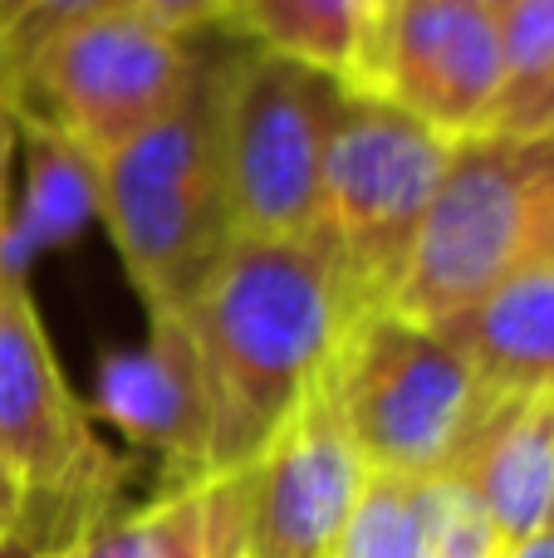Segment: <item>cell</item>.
I'll return each mask as SVG.
<instances>
[{"instance_id":"obj_1","label":"cell","mask_w":554,"mask_h":558,"mask_svg":"<svg viewBox=\"0 0 554 558\" xmlns=\"http://www.w3.org/2000/svg\"><path fill=\"white\" fill-rule=\"evenodd\" d=\"M353 318L359 308L320 235H236L182 308L212 416L206 475H231L265 451L329 373Z\"/></svg>"},{"instance_id":"obj_2","label":"cell","mask_w":554,"mask_h":558,"mask_svg":"<svg viewBox=\"0 0 554 558\" xmlns=\"http://www.w3.org/2000/svg\"><path fill=\"white\" fill-rule=\"evenodd\" d=\"M226 64H196L147 133L94 167V202L147 314H182L236 241L221 157Z\"/></svg>"},{"instance_id":"obj_3","label":"cell","mask_w":554,"mask_h":558,"mask_svg":"<svg viewBox=\"0 0 554 558\" xmlns=\"http://www.w3.org/2000/svg\"><path fill=\"white\" fill-rule=\"evenodd\" d=\"M329 377L369 475L402 481L457 475L481 426L506 402L442 328L393 308L353 318Z\"/></svg>"},{"instance_id":"obj_4","label":"cell","mask_w":554,"mask_h":558,"mask_svg":"<svg viewBox=\"0 0 554 558\" xmlns=\"http://www.w3.org/2000/svg\"><path fill=\"white\" fill-rule=\"evenodd\" d=\"M550 211L554 137L501 128L461 137L388 308L432 328L451 324L506 275L535 260Z\"/></svg>"},{"instance_id":"obj_5","label":"cell","mask_w":554,"mask_h":558,"mask_svg":"<svg viewBox=\"0 0 554 558\" xmlns=\"http://www.w3.org/2000/svg\"><path fill=\"white\" fill-rule=\"evenodd\" d=\"M451 147V137L383 98L349 94L324 157L314 235L334 255L359 314L388 308Z\"/></svg>"},{"instance_id":"obj_6","label":"cell","mask_w":554,"mask_h":558,"mask_svg":"<svg viewBox=\"0 0 554 558\" xmlns=\"http://www.w3.org/2000/svg\"><path fill=\"white\" fill-rule=\"evenodd\" d=\"M196 49L128 0L59 29L20 69V108L35 104L49 133L98 167L157 123L196 74Z\"/></svg>"},{"instance_id":"obj_7","label":"cell","mask_w":554,"mask_h":558,"mask_svg":"<svg viewBox=\"0 0 554 558\" xmlns=\"http://www.w3.org/2000/svg\"><path fill=\"white\" fill-rule=\"evenodd\" d=\"M349 88L251 45L221 78V157L236 235L294 241L320 221L324 157Z\"/></svg>"},{"instance_id":"obj_8","label":"cell","mask_w":554,"mask_h":558,"mask_svg":"<svg viewBox=\"0 0 554 558\" xmlns=\"http://www.w3.org/2000/svg\"><path fill=\"white\" fill-rule=\"evenodd\" d=\"M0 451L20 485V514L10 534L49 520L64 524L69 544L104 520L98 510L113 490V461L98 446L79 397L69 392L20 275L0 279Z\"/></svg>"},{"instance_id":"obj_9","label":"cell","mask_w":554,"mask_h":558,"mask_svg":"<svg viewBox=\"0 0 554 558\" xmlns=\"http://www.w3.org/2000/svg\"><path fill=\"white\" fill-rule=\"evenodd\" d=\"M363 485L369 465L324 373L265 451L231 471L241 558H329Z\"/></svg>"},{"instance_id":"obj_10","label":"cell","mask_w":554,"mask_h":558,"mask_svg":"<svg viewBox=\"0 0 554 558\" xmlns=\"http://www.w3.org/2000/svg\"><path fill=\"white\" fill-rule=\"evenodd\" d=\"M501 15L461 0H393L369 94L451 137L491 133L506 108Z\"/></svg>"},{"instance_id":"obj_11","label":"cell","mask_w":554,"mask_h":558,"mask_svg":"<svg viewBox=\"0 0 554 558\" xmlns=\"http://www.w3.org/2000/svg\"><path fill=\"white\" fill-rule=\"evenodd\" d=\"M98 412L123 426L133 441L153 446L172 461L177 485L206 481V416L202 363L182 314L153 318V333L133 353H113L98 373Z\"/></svg>"},{"instance_id":"obj_12","label":"cell","mask_w":554,"mask_h":558,"mask_svg":"<svg viewBox=\"0 0 554 558\" xmlns=\"http://www.w3.org/2000/svg\"><path fill=\"white\" fill-rule=\"evenodd\" d=\"M442 333L471 357L496 397L554 392V265L530 260L481 294Z\"/></svg>"},{"instance_id":"obj_13","label":"cell","mask_w":554,"mask_h":558,"mask_svg":"<svg viewBox=\"0 0 554 558\" xmlns=\"http://www.w3.org/2000/svg\"><path fill=\"white\" fill-rule=\"evenodd\" d=\"M457 475L491 514L501 544L545 530L554 520V392L506 397Z\"/></svg>"},{"instance_id":"obj_14","label":"cell","mask_w":554,"mask_h":558,"mask_svg":"<svg viewBox=\"0 0 554 558\" xmlns=\"http://www.w3.org/2000/svg\"><path fill=\"white\" fill-rule=\"evenodd\" d=\"M45 558H241L231 475L186 481L143 510L104 514Z\"/></svg>"},{"instance_id":"obj_15","label":"cell","mask_w":554,"mask_h":558,"mask_svg":"<svg viewBox=\"0 0 554 558\" xmlns=\"http://www.w3.org/2000/svg\"><path fill=\"white\" fill-rule=\"evenodd\" d=\"M388 5L393 0H236L231 25L265 54L294 59L349 94H369Z\"/></svg>"},{"instance_id":"obj_16","label":"cell","mask_w":554,"mask_h":558,"mask_svg":"<svg viewBox=\"0 0 554 558\" xmlns=\"http://www.w3.org/2000/svg\"><path fill=\"white\" fill-rule=\"evenodd\" d=\"M329 558H427L422 539V481L369 475L349 524L339 530Z\"/></svg>"},{"instance_id":"obj_17","label":"cell","mask_w":554,"mask_h":558,"mask_svg":"<svg viewBox=\"0 0 554 558\" xmlns=\"http://www.w3.org/2000/svg\"><path fill=\"white\" fill-rule=\"evenodd\" d=\"M422 539L427 558H501V534L461 475L422 481Z\"/></svg>"},{"instance_id":"obj_18","label":"cell","mask_w":554,"mask_h":558,"mask_svg":"<svg viewBox=\"0 0 554 558\" xmlns=\"http://www.w3.org/2000/svg\"><path fill=\"white\" fill-rule=\"evenodd\" d=\"M501 45H506V108L496 128L516 118L530 98L554 78V0H510L501 10Z\"/></svg>"},{"instance_id":"obj_19","label":"cell","mask_w":554,"mask_h":558,"mask_svg":"<svg viewBox=\"0 0 554 558\" xmlns=\"http://www.w3.org/2000/svg\"><path fill=\"white\" fill-rule=\"evenodd\" d=\"M118 5V0H0V64L10 78L59 35V29L79 25V20L98 15V10ZM20 94V88H15Z\"/></svg>"},{"instance_id":"obj_20","label":"cell","mask_w":554,"mask_h":558,"mask_svg":"<svg viewBox=\"0 0 554 558\" xmlns=\"http://www.w3.org/2000/svg\"><path fill=\"white\" fill-rule=\"evenodd\" d=\"M128 5L143 10L147 20H157L162 29L186 35V39L231 20V5H226V0H128Z\"/></svg>"},{"instance_id":"obj_21","label":"cell","mask_w":554,"mask_h":558,"mask_svg":"<svg viewBox=\"0 0 554 558\" xmlns=\"http://www.w3.org/2000/svg\"><path fill=\"white\" fill-rule=\"evenodd\" d=\"M501 133H535V137H554V78L545 88H540L535 98H530L526 108H520L516 118H506L501 123Z\"/></svg>"},{"instance_id":"obj_22","label":"cell","mask_w":554,"mask_h":558,"mask_svg":"<svg viewBox=\"0 0 554 558\" xmlns=\"http://www.w3.org/2000/svg\"><path fill=\"white\" fill-rule=\"evenodd\" d=\"M15 123H20V94H15V78L0 64V157L15 153Z\"/></svg>"},{"instance_id":"obj_23","label":"cell","mask_w":554,"mask_h":558,"mask_svg":"<svg viewBox=\"0 0 554 558\" xmlns=\"http://www.w3.org/2000/svg\"><path fill=\"white\" fill-rule=\"evenodd\" d=\"M501 558H554V520L545 524V530H535V534H526V539L506 544Z\"/></svg>"},{"instance_id":"obj_24","label":"cell","mask_w":554,"mask_h":558,"mask_svg":"<svg viewBox=\"0 0 554 558\" xmlns=\"http://www.w3.org/2000/svg\"><path fill=\"white\" fill-rule=\"evenodd\" d=\"M15 514H20V485H15V471H10L5 451H0V530H15Z\"/></svg>"},{"instance_id":"obj_25","label":"cell","mask_w":554,"mask_h":558,"mask_svg":"<svg viewBox=\"0 0 554 558\" xmlns=\"http://www.w3.org/2000/svg\"><path fill=\"white\" fill-rule=\"evenodd\" d=\"M5 226H10V153L0 157V279L10 275V265H5Z\"/></svg>"},{"instance_id":"obj_26","label":"cell","mask_w":554,"mask_h":558,"mask_svg":"<svg viewBox=\"0 0 554 558\" xmlns=\"http://www.w3.org/2000/svg\"><path fill=\"white\" fill-rule=\"evenodd\" d=\"M535 260H545V265H554V211H550L545 231H540V245H535Z\"/></svg>"},{"instance_id":"obj_27","label":"cell","mask_w":554,"mask_h":558,"mask_svg":"<svg viewBox=\"0 0 554 558\" xmlns=\"http://www.w3.org/2000/svg\"><path fill=\"white\" fill-rule=\"evenodd\" d=\"M0 558H35V554H29L25 544L15 539V534H5V530H0Z\"/></svg>"},{"instance_id":"obj_28","label":"cell","mask_w":554,"mask_h":558,"mask_svg":"<svg viewBox=\"0 0 554 558\" xmlns=\"http://www.w3.org/2000/svg\"><path fill=\"white\" fill-rule=\"evenodd\" d=\"M461 5H481V10H496V15H501V10H506L510 0H461Z\"/></svg>"},{"instance_id":"obj_29","label":"cell","mask_w":554,"mask_h":558,"mask_svg":"<svg viewBox=\"0 0 554 558\" xmlns=\"http://www.w3.org/2000/svg\"><path fill=\"white\" fill-rule=\"evenodd\" d=\"M226 5H236V0H226Z\"/></svg>"}]
</instances>
